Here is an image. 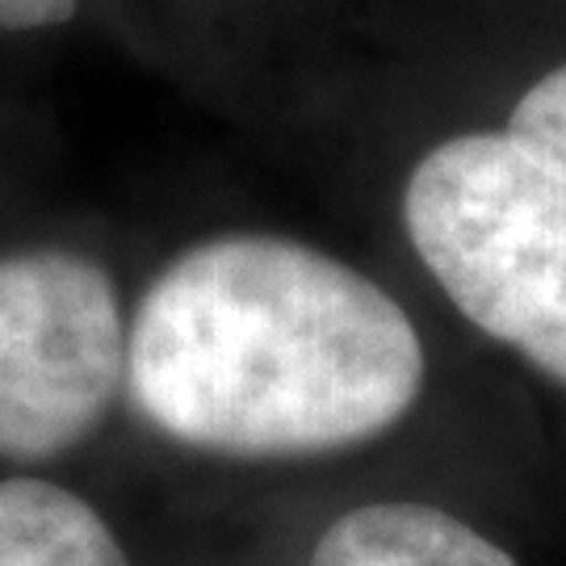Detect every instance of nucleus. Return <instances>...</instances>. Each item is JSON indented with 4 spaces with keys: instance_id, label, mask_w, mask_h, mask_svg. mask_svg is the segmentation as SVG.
<instances>
[{
    "instance_id": "f257e3e1",
    "label": "nucleus",
    "mask_w": 566,
    "mask_h": 566,
    "mask_svg": "<svg viewBox=\"0 0 566 566\" xmlns=\"http://www.w3.org/2000/svg\"><path fill=\"white\" fill-rule=\"evenodd\" d=\"M126 386L147 424L227 458L365 446L416 407L403 306L324 248L235 231L185 248L143 294Z\"/></svg>"
},
{
    "instance_id": "f03ea898",
    "label": "nucleus",
    "mask_w": 566,
    "mask_h": 566,
    "mask_svg": "<svg viewBox=\"0 0 566 566\" xmlns=\"http://www.w3.org/2000/svg\"><path fill=\"white\" fill-rule=\"evenodd\" d=\"M403 227L474 327L566 386V172L512 130L437 143L411 168Z\"/></svg>"
},
{
    "instance_id": "7ed1b4c3",
    "label": "nucleus",
    "mask_w": 566,
    "mask_h": 566,
    "mask_svg": "<svg viewBox=\"0 0 566 566\" xmlns=\"http://www.w3.org/2000/svg\"><path fill=\"white\" fill-rule=\"evenodd\" d=\"M130 327L114 277L63 248L0 256V458H60L126 382Z\"/></svg>"
},
{
    "instance_id": "20e7f679",
    "label": "nucleus",
    "mask_w": 566,
    "mask_h": 566,
    "mask_svg": "<svg viewBox=\"0 0 566 566\" xmlns=\"http://www.w3.org/2000/svg\"><path fill=\"white\" fill-rule=\"evenodd\" d=\"M311 566H516L462 516L416 500H382L336 516Z\"/></svg>"
},
{
    "instance_id": "39448f33",
    "label": "nucleus",
    "mask_w": 566,
    "mask_h": 566,
    "mask_svg": "<svg viewBox=\"0 0 566 566\" xmlns=\"http://www.w3.org/2000/svg\"><path fill=\"white\" fill-rule=\"evenodd\" d=\"M0 566H130L84 495L46 479L0 483Z\"/></svg>"
},
{
    "instance_id": "423d86ee",
    "label": "nucleus",
    "mask_w": 566,
    "mask_h": 566,
    "mask_svg": "<svg viewBox=\"0 0 566 566\" xmlns=\"http://www.w3.org/2000/svg\"><path fill=\"white\" fill-rule=\"evenodd\" d=\"M507 130L525 147H533L542 160H549L554 168L566 172V63L546 72L516 102Z\"/></svg>"
},
{
    "instance_id": "0eeeda50",
    "label": "nucleus",
    "mask_w": 566,
    "mask_h": 566,
    "mask_svg": "<svg viewBox=\"0 0 566 566\" xmlns=\"http://www.w3.org/2000/svg\"><path fill=\"white\" fill-rule=\"evenodd\" d=\"M76 13V0H0V30H51Z\"/></svg>"
}]
</instances>
